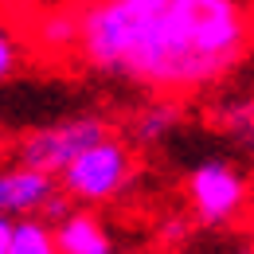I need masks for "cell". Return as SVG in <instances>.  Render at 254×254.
Masks as SVG:
<instances>
[{
  "label": "cell",
  "mask_w": 254,
  "mask_h": 254,
  "mask_svg": "<svg viewBox=\"0 0 254 254\" xmlns=\"http://www.w3.org/2000/svg\"><path fill=\"white\" fill-rule=\"evenodd\" d=\"M254 0H90L78 55L157 94L219 86L251 55Z\"/></svg>",
  "instance_id": "cell-1"
},
{
  "label": "cell",
  "mask_w": 254,
  "mask_h": 254,
  "mask_svg": "<svg viewBox=\"0 0 254 254\" xmlns=\"http://www.w3.org/2000/svg\"><path fill=\"white\" fill-rule=\"evenodd\" d=\"M188 203L203 227H239L254 207V184L231 160H203L188 172Z\"/></svg>",
  "instance_id": "cell-2"
},
{
  "label": "cell",
  "mask_w": 254,
  "mask_h": 254,
  "mask_svg": "<svg viewBox=\"0 0 254 254\" xmlns=\"http://www.w3.org/2000/svg\"><path fill=\"white\" fill-rule=\"evenodd\" d=\"M129 180H133L129 145L118 137H102L78 160L66 164V172L59 176V188L82 207H102V203H114L129 188Z\"/></svg>",
  "instance_id": "cell-3"
},
{
  "label": "cell",
  "mask_w": 254,
  "mask_h": 254,
  "mask_svg": "<svg viewBox=\"0 0 254 254\" xmlns=\"http://www.w3.org/2000/svg\"><path fill=\"white\" fill-rule=\"evenodd\" d=\"M102 137H110L106 118H98V114H74V118H63V122H51V126H39L32 133H24L20 145H16V160L32 164L39 172L63 176L66 164L78 160Z\"/></svg>",
  "instance_id": "cell-4"
},
{
  "label": "cell",
  "mask_w": 254,
  "mask_h": 254,
  "mask_svg": "<svg viewBox=\"0 0 254 254\" xmlns=\"http://www.w3.org/2000/svg\"><path fill=\"white\" fill-rule=\"evenodd\" d=\"M55 176L51 172H39L32 164H12V168H0V215L8 219H28L39 215L43 203L55 195Z\"/></svg>",
  "instance_id": "cell-5"
},
{
  "label": "cell",
  "mask_w": 254,
  "mask_h": 254,
  "mask_svg": "<svg viewBox=\"0 0 254 254\" xmlns=\"http://www.w3.org/2000/svg\"><path fill=\"white\" fill-rule=\"evenodd\" d=\"M55 239L63 254H118L114 235L94 207H74L63 223H55Z\"/></svg>",
  "instance_id": "cell-6"
},
{
  "label": "cell",
  "mask_w": 254,
  "mask_h": 254,
  "mask_svg": "<svg viewBox=\"0 0 254 254\" xmlns=\"http://www.w3.org/2000/svg\"><path fill=\"white\" fill-rule=\"evenodd\" d=\"M82 39V12L70 8H47L32 28V43L43 55H66Z\"/></svg>",
  "instance_id": "cell-7"
},
{
  "label": "cell",
  "mask_w": 254,
  "mask_h": 254,
  "mask_svg": "<svg viewBox=\"0 0 254 254\" xmlns=\"http://www.w3.org/2000/svg\"><path fill=\"white\" fill-rule=\"evenodd\" d=\"M180 106L172 102V98H157V102H149L137 118H133V137L141 141V145H157L164 137H172L176 129H180Z\"/></svg>",
  "instance_id": "cell-8"
},
{
  "label": "cell",
  "mask_w": 254,
  "mask_h": 254,
  "mask_svg": "<svg viewBox=\"0 0 254 254\" xmlns=\"http://www.w3.org/2000/svg\"><path fill=\"white\" fill-rule=\"evenodd\" d=\"M8 254H63V251H59L55 227L43 223L39 215H28V219H16V235H12Z\"/></svg>",
  "instance_id": "cell-9"
},
{
  "label": "cell",
  "mask_w": 254,
  "mask_h": 254,
  "mask_svg": "<svg viewBox=\"0 0 254 254\" xmlns=\"http://www.w3.org/2000/svg\"><path fill=\"white\" fill-rule=\"evenodd\" d=\"M219 122H223V129H227L231 137H239V141L254 153V98L251 102H231V106H223Z\"/></svg>",
  "instance_id": "cell-10"
},
{
  "label": "cell",
  "mask_w": 254,
  "mask_h": 254,
  "mask_svg": "<svg viewBox=\"0 0 254 254\" xmlns=\"http://www.w3.org/2000/svg\"><path fill=\"white\" fill-rule=\"evenodd\" d=\"M16 66H20L16 35H12V28L0 20V82H4V78H12V74H16Z\"/></svg>",
  "instance_id": "cell-11"
},
{
  "label": "cell",
  "mask_w": 254,
  "mask_h": 254,
  "mask_svg": "<svg viewBox=\"0 0 254 254\" xmlns=\"http://www.w3.org/2000/svg\"><path fill=\"white\" fill-rule=\"evenodd\" d=\"M70 211H74V199H70V195H66L63 188H55V195H51V199L43 203V211H39V219L55 227V223H63L66 215H70Z\"/></svg>",
  "instance_id": "cell-12"
},
{
  "label": "cell",
  "mask_w": 254,
  "mask_h": 254,
  "mask_svg": "<svg viewBox=\"0 0 254 254\" xmlns=\"http://www.w3.org/2000/svg\"><path fill=\"white\" fill-rule=\"evenodd\" d=\"M12 235H16V219L0 215V254H8V251H12Z\"/></svg>",
  "instance_id": "cell-13"
},
{
  "label": "cell",
  "mask_w": 254,
  "mask_h": 254,
  "mask_svg": "<svg viewBox=\"0 0 254 254\" xmlns=\"http://www.w3.org/2000/svg\"><path fill=\"white\" fill-rule=\"evenodd\" d=\"M231 254H251V251H231Z\"/></svg>",
  "instance_id": "cell-14"
}]
</instances>
